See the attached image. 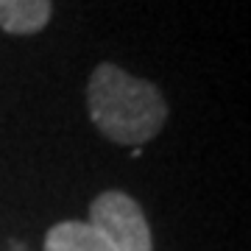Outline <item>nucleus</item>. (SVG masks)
<instances>
[{
	"mask_svg": "<svg viewBox=\"0 0 251 251\" xmlns=\"http://www.w3.org/2000/svg\"><path fill=\"white\" fill-rule=\"evenodd\" d=\"M45 251H115L87 221H62L48 229Z\"/></svg>",
	"mask_w": 251,
	"mask_h": 251,
	"instance_id": "4",
	"label": "nucleus"
},
{
	"mask_svg": "<svg viewBox=\"0 0 251 251\" xmlns=\"http://www.w3.org/2000/svg\"><path fill=\"white\" fill-rule=\"evenodd\" d=\"M50 0H0V28L17 36L39 34L50 23Z\"/></svg>",
	"mask_w": 251,
	"mask_h": 251,
	"instance_id": "3",
	"label": "nucleus"
},
{
	"mask_svg": "<svg viewBox=\"0 0 251 251\" xmlns=\"http://www.w3.org/2000/svg\"><path fill=\"white\" fill-rule=\"evenodd\" d=\"M87 224L103 237L115 251H153L151 226L143 206L128 193L106 190L90 204Z\"/></svg>",
	"mask_w": 251,
	"mask_h": 251,
	"instance_id": "2",
	"label": "nucleus"
},
{
	"mask_svg": "<svg viewBox=\"0 0 251 251\" xmlns=\"http://www.w3.org/2000/svg\"><path fill=\"white\" fill-rule=\"evenodd\" d=\"M92 123L117 145H143L162 131L168 103L156 84L137 78L112 62L98 64L87 84Z\"/></svg>",
	"mask_w": 251,
	"mask_h": 251,
	"instance_id": "1",
	"label": "nucleus"
}]
</instances>
